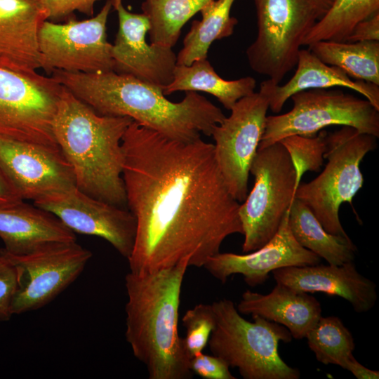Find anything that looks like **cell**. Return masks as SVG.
Masks as SVG:
<instances>
[{
    "mask_svg": "<svg viewBox=\"0 0 379 379\" xmlns=\"http://www.w3.org/2000/svg\"><path fill=\"white\" fill-rule=\"evenodd\" d=\"M121 145L126 206L136 220L131 272L151 273L185 259L190 267H204L227 237L243 234L240 204L213 143L177 140L133 121Z\"/></svg>",
    "mask_w": 379,
    "mask_h": 379,
    "instance_id": "obj_1",
    "label": "cell"
},
{
    "mask_svg": "<svg viewBox=\"0 0 379 379\" xmlns=\"http://www.w3.org/2000/svg\"><path fill=\"white\" fill-rule=\"evenodd\" d=\"M52 77L100 115L128 117L170 138L189 142L211 136L225 117L196 91L180 102L167 99L162 88L113 71L101 73L55 70Z\"/></svg>",
    "mask_w": 379,
    "mask_h": 379,
    "instance_id": "obj_2",
    "label": "cell"
},
{
    "mask_svg": "<svg viewBox=\"0 0 379 379\" xmlns=\"http://www.w3.org/2000/svg\"><path fill=\"white\" fill-rule=\"evenodd\" d=\"M190 260L151 273L125 277L126 341L150 379L192 378L190 358L178 333L181 288Z\"/></svg>",
    "mask_w": 379,
    "mask_h": 379,
    "instance_id": "obj_3",
    "label": "cell"
},
{
    "mask_svg": "<svg viewBox=\"0 0 379 379\" xmlns=\"http://www.w3.org/2000/svg\"><path fill=\"white\" fill-rule=\"evenodd\" d=\"M133 119L100 115L63 86L52 123L76 187L97 199L126 206L122 138Z\"/></svg>",
    "mask_w": 379,
    "mask_h": 379,
    "instance_id": "obj_4",
    "label": "cell"
},
{
    "mask_svg": "<svg viewBox=\"0 0 379 379\" xmlns=\"http://www.w3.org/2000/svg\"><path fill=\"white\" fill-rule=\"evenodd\" d=\"M211 305L215 326L208 345L213 355L237 368L244 379L300 378V371L288 366L278 352L280 341L288 343L293 338L285 326L258 315L249 321L227 298Z\"/></svg>",
    "mask_w": 379,
    "mask_h": 379,
    "instance_id": "obj_5",
    "label": "cell"
},
{
    "mask_svg": "<svg viewBox=\"0 0 379 379\" xmlns=\"http://www.w3.org/2000/svg\"><path fill=\"white\" fill-rule=\"evenodd\" d=\"M378 138L346 126L327 133L324 169L314 180L298 186L295 198L312 211L328 233L349 237L339 218L340 206L352 204L363 186L360 164L376 149Z\"/></svg>",
    "mask_w": 379,
    "mask_h": 379,
    "instance_id": "obj_6",
    "label": "cell"
},
{
    "mask_svg": "<svg viewBox=\"0 0 379 379\" xmlns=\"http://www.w3.org/2000/svg\"><path fill=\"white\" fill-rule=\"evenodd\" d=\"M250 173L254 186L239 208L243 253L262 247L274 237L297 189L294 166L280 142L258 149Z\"/></svg>",
    "mask_w": 379,
    "mask_h": 379,
    "instance_id": "obj_7",
    "label": "cell"
},
{
    "mask_svg": "<svg viewBox=\"0 0 379 379\" xmlns=\"http://www.w3.org/2000/svg\"><path fill=\"white\" fill-rule=\"evenodd\" d=\"M257 35L246 51L250 67L279 84L295 65L309 31L320 18L311 0H253Z\"/></svg>",
    "mask_w": 379,
    "mask_h": 379,
    "instance_id": "obj_8",
    "label": "cell"
},
{
    "mask_svg": "<svg viewBox=\"0 0 379 379\" xmlns=\"http://www.w3.org/2000/svg\"><path fill=\"white\" fill-rule=\"evenodd\" d=\"M291 109L267 116L258 149L293 135L313 136L331 126H346L379 138V110L368 100L341 90L309 89L293 94Z\"/></svg>",
    "mask_w": 379,
    "mask_h": 379,
    "instance_id": "obj_9",
    "label": "cell"
},
{
    "mask_svg": "<svg viewBox=\"0 0 379 379\" xmlns=\"http://www.w3.org/2000/svg\"><path fill=\"white\" fill-rule=\"evenodd\" d=\"M62 89L52 77L0 67V138L59 149L52 123Z\"/></svg>",
    "mask_w": 379,
    "mask_h": 379,
    "instance_id": "obj_10",
    "label": "cell"
},
{
    "mask_svg": "<svg viewBox=\"0 0 379 379\" xmlns=\"http://www.w3.org/2000/svg\"><path fill=\"white\" fill-rule=\"evenodd\" d=\"M112 6L107 0L100 11L85 20L73 18L60 24L45 20L38 34L41 68L101 73L113 71L112 44L107 39V22Z\"/></svg>",
    "mask_w": 379,
    "mask_h": 379,
    "instance_id": "obj_11",
    "label": "cell"
},
{
    "mask_svg": "<svg viewBox=\"0 0 379 379\" xmlns=\"http://www.w3.org/2000/svg\"><path fill=\"white\" fill-rule=\"evenodd\" d=\"M4 254L15 267L18 288L12 302L13 314L39 310L53 300L74 282L92 253L77 241L55 243L23 255Z\"/></svg>",
    "mask_w": 379,
    "mask_h": 379,
    "instance_id": "obj_12",
    "label": "cell"
},
{
    "mask_svg": "<svg viewBox=\"0 0 379 379\" xmlns=\"http://www.w3.org/2000/svg\"><path fill=\"white\" fill-rule=\"evenodd\" d=\"M269 102L258 91L239 100L212 132L216 162L234 198L248 195L250 167L265 130Z\"/></svg>",
    "mask_w": 379,
    "mask_h": 379,
    "instance_id": "obj_13",
    "label": "cell"
},
{
    "mask_svg": "<svg viewBox=\"0 0 379 379\" xmlns=\"http://www.w3.org/2000/svg\"><path fill=\"white\" fill-rule=\"evenodd\" d=\"M74 233L100 237L128 259L133 248L136 220L129 210L92 197L76 186L34 201Z\"/></svg>",
    "mask_w": 379,
    "mask_h": 379,
    "instance_id": "obj_14",
    "label": "cell"
},
{
    "mask_svg": "<svg viewBox=\"0 0 379 379\" xmlns=\"http://www.w3.org/2000/svg\"><path fill=\"white\" fill-rule=\"evenodd\" d=\"M0 165L22 200L34 201L76 186L60 149L0 138Z\"/></svg>",
    "mask_w": 379,
    "mask_h": 379,
    "instance_id": "obj_15",
    "label": "cell"
},
{
    "mask_svg": "<svg viewBox=\"0 0 379 379\" xmlns=\"http://www.w3.org/2000/svg\"><path fill=\"white\" fill-rule=\"evenodd\" d=\"M112 6L119 20L111 49L113 72L164 88L173 80L177 55L172 48L147 42L150 25L146 15L128 11L122 0H112Z\"/></svg>",
    "mask_w": 379,
    "mask_h": 379,
    "instance_id": "obj_16",
    "label": "cell"
},
{
    "mask_svg": "<svg viewBox=\"0 0 379 379\" xmlns=\"http://www.w3.org/2000/svg\"><path fill=\"white\" fill-rule=\"evenodd\" d=\"M288 215L289 211L276 234L262 247L244 254L219 252L208 258L203 267L222 284L239 274L248 286L255 287L265 282L274 270L320 264L321 258L301 246L293 237Z\"/></svg>",
    "mask_w": 379,
    "mask_h": 379,
    "instance_id": "obj_17",
    "label": "cell"
},
{
    "mask_svg": "<svg viewBox=\"0 0 379 379\" xmlns=\"http://www.w3.org/2000/svg\"><path fill=\"white\" fill-rule=\"evenodd\" d=\"M48 18L43 0H0V67L36 73L41 68L39 31Z\"/></svg>",
    "mask_w": 379,
    "mask_h": 379,
    "instance_id": "obj_18",
    "label": "cell"
},
{
    "mask_svg": "<svg viewBox=\"0 0 379 379\" xmlns=\"http://www.w3.org/2000/svg\"><path fill=\"white\" fill-rule=\"evenodd\" d=\"M272 273L277 283L295 290L343 298L358 313L371 310L378 300L376 284L357 271L354 261L341 265L286 267Z\"/></svg>",
    "mask_w": 379,
    "mask_h": 379,
    "instance_id": "obj_19",
    "label": "cell"
},
{
    "mask_svg": "<svg viewBox=\"0 0 379 379\" xmlns=\"http://www.w3.org/2000/svg\"><path fill=\"white\" fill-rule=\"evenodd\" d=\"M0 238L3 249L14 255L52 244L77 241L75 233L54 214L24 200L0 206Z\"/></svg>",
    "mask_w": 379,
    "mask_h": 379,
    "instance_id": "obj_20",
    "label": "cell"
},
{
    "mask_svg": "<svg viewBox=\"0 0 379 379\" xmlns=\"http://www.w3.org/2000/svg\"><path fill=\"white\" fill-rule=\"evenodd\" d=\"M296 65L295 74L285 84L269 79L261 82L260 91L267 96L272 112H281L286 102L300 91L338 86L360 93L379 110V86L350 78L339 67L323 62L309 49L299 51Z\"/></svg>",
    "mask_w": 379,
    "mask_h": 379,
    "instance_id": "obj_21",
    "label": "cell"
},
{
    "mask_svg": "<svg viewBox=\"0 0 379 379\" xmlns=\"http://www.w3.org/2000/svg\"><path fill=\"white\" fill-rule=\"evenodd\" d=\"M237 309L285 326L298 340L305 338L321 317V304L314 297L280 283L265 295L246 290Z\"/></svg>",
    "mask_w": 379,
    "mask_h": 379,
    "instance_id": "obj_22",
    "label": "cell"
},
{
    "mask_svg": "<svg viewBox=\"0 0 379 379\" xmlns=\"http://www.w3.org/2000/svg\"><path fill=\"white\" fill-rule=\"evenodd\" d=\"M255 86V79L251 77L223 79L207 58H204L190 65H176L172 81L162 91L165 95L180 91L204 92L215 96L225 109L230 110L239 100L253 93Z\"/></svg>",
    "mask_w": 379,
    "mask_h": 379,
    "instance_id": "obj_23",
    "label": "cell"
},
{
    "mask_svg": "<svg viewBox=\"0 0 379 379\" xmlns=\"http://www.w3.org/2000/svg\"><path fill=\"white\" fill-rule=\"evenodd\" d=\"M288 225L301 246L328 264L341 265L355 259L357 247L351 239L326 232L312 211L296 198L289 209Z\"/></svg>",
    "mask_w": 379,
    "mask_h": 379,
    "instance_id": "obj_24",
    "label": "cell"
},
{
    "mask_svg": "<svg viewBox=\"0 0 379 379\" xmlns=\"http://www.w3.org/2000/svg\"><path fill=\"white\" fill-rule=\"evenodd\" d=\"M235 0H212L200 11L201 20H194L185 35L182 48L177 55L178 65H190L207 58L208 49L215 40L231 36L238 21L230 16Z\"/></svg>",
    "mask_w": 379,
    "mask_h": 379,
    "instance_id": "obj_25",
    "label": "cell"
},
{
    "mask_svg": "<svg viewBox=\"0 0 379 379\" xmlns=\"http://www.w3.org/2000/svg\"><path fill=\"white\" fill-rule=\"evenodd\" d=\"M308 49L325 64L338 67L350 78L379 86V41H321Z\"/></svg>",
    "mask_w": 379,
    "mask_h": 379,
    "instance_id": "obj_26",
    "label": "cell"
},
{
    "mask_svg": "<svg viewBox=\"0 0 379 379\" xmlns=\"http://www.w3.org/2000/svg\"><path fill=\"white\" fill-rule=\"evenodd\" d=\"M212 0H145L142 13L149 19L152 44L173 48L182 27Z\"/></svg>",
    "mask_w": 379,
    "mask_h": 379,
    "instance_id": "obj_27",
    "label": "cell"
},
{
    "mask_svg": "<svg viewBox=\"0 0 379 379\" xmlns=\"http://www.w3.org/2000/svg\"><path fill=\"white\" fill-rule=\"evenodd\" d=\"M379 12V0H333L315 22L302 46L321 41H345L359 22Z\"/></svg>",
    "mask_w": 379,
    "mask_h": 379,
    "instance_id": "obj_28",
    "label": "cell"
},
{
    "mask_svg": "<svg viewBox=\"0 0 379 379\" xmlns=\"http://www.w3.org/2000/svg\"><path fill=\"white\" fill-rule=\"evenodd\" d=\"M305 338L318 361L345 369L354 350V338L341 319L335 316L321 317Z\"/></svg>",
    "mask_w": 379,
    "mask_h": 379,
    "instance_id": "obj_29",
    "label": "cell"
},
{
    "mask_svg": "<svg viewBox=\"0 0 379 379\" xmlns=\"http://www.w3.org/2000/svg\"><path fill=\"white\" fill-rule=\"evenodd\" d=\"M327 133L321 130L313 136L293 135L279 141L286 149L294 166L296 188L305 172H318L321 169L326 150Z\"/></svg>",
    "mask_w": 379,
    "mask_h": 379,
    "instance_id": "obj_30",
    "label": "cell"
},
{
    "mask_svg": "<svg viewBox=\"0 0 379 379\" xmlns=\"http://www.w3.org/2000/svg\"><path fill=\"white\" fill-rule=\"evenodd\" d=\"M186 329L184 347L189 357L203 352L215 326V317L211 304L200 303L189 309L182 318Z\"/></svg>",
    "mask_w": 379,
    "mask_h": 379,
    "instance_id": "obj_31",
    "label": "cell"
},
{
    "mask_svg": "<svg viewBox=\"0 0 379 379\" xmlns=\"http://www.w3.org/2000/svg\"><path fill=\"white\" fill-rule=\"evenodd\" d=\"M18 288V274L15 267L0 253V321L11 318L12 302Z\"/></svg>",
    "mask_w": 379,
    "mask_h": 379,
    "instance_id": "obj_32",
    "label": "cell"
},
{
    "mask_svg": "<svg viewBox=\"0 0 379 379\" xmlns=\"http://www.w3.org/2000/svg\"><path fill=\"white\" fill-rule=\"evenodd\" d=\"M190 366L193 373L205 379H236L227 364L213 354H198L190 359Z\"/></svg>",
    "mask_w": 379,
    "mask_h": 379,
    "instance_id": "obj_33",
    "label": "cell"
},
{
    "mask_svg": "<svg viewBox=\"0 0 379 379\" xmlns=\"http://www.w3.org/2000/svg\"><path fill=\"white\" fill-rule=\"evenodd\" d=\"M98 0H43L48 13V20L53 22L72 18L74 11L88 16L94 13V5Z\"/></svg>",
    "mask_w": 379,
    "mask_h": 379,
    "instance_id": "obj_34",
    "label": "cell"
},
{
    "mask_svg": "<svg viewBox=\"0 0 379 379\" xmlns=\"http://www.w3.org/2000/svg\"><path fill=\"white\" fill-rule=\"evenodd\" d=\"M379 41V12L355 25L345 41Z\"/></svg>",
    "mask_w": 379,
    "mask_h": 379,
    "instance_id": "obj_35",
    "label": "cell"
},
{
    "mask_svg": "<svg viewBox=\"0 0 379 379\" xmlns=\"http://www.w3.org/2000/svg\"><path fill=\"white\" fill-rule=\"evenodd\" d=\"M15 187L0 165V206L22 201Z\"/></svg>",
    "mask_w": 379,
    "mask_h": 379,
    "instance_id": "obj_36",
    "label": "cell"
},
{
    "mask_svg": "<svg viewBox=\"0 0 379 379\" xmlns=\"http://www.w3.org/2000/svg\"><path fill=\"white\" fill-rule=\"evenodd\" d=\"M345 369L357 379H378L379 371L371 370L360 364L354 356L347 361Z\"/></svg>",
    "mask_w": 379,
    "mask_h": 379,
    "instance_id": "obj_37",
    "label": "cell"
},
{
    "mask_svg": "<svg viewBox=\"0 0 379 379\" xmlns=\"http://www.w3.org/2000/svg\"><path fill=\"white\" fill-rule=\"evenodd\" d=\"M321 17L330 8L333 0H311ZM320 17V18H321Z\"/></svg>",
    "mask_w": 379,
    "mask_h": 379,
    "instance_id": "obj_38",
    "label": "cell"
}]
</instances>
